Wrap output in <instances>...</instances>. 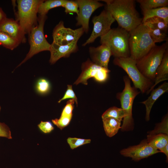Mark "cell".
I'll list each match as a JSON object with an SVG mask.
<instances>
[{"instance_id":"obj_26","label":"cell","mask_w":168,"mask_h":168,"mask_svg":"<svg viewBox=\"0 0 168 168\" xmlns=\"http://www.w3.org/2000/svg\"><path fill=\"white\" fill-rule=\"evenodd\" d=\"M124 116V113L122 109L113 106L109 108L104 112L101 117L102 119L108 117H112L121 121Z\"/></svg>"},{"instance_id":"obj_30","label":"cell","mask_w":168,"mask_h":168,"mask_svg":"<svg viewBox=\"0 0 168 168\" xmlns=\"http://www.w3.org/2000/svg\"><path fill=\"white\" fill-rule=\"evenodd\" d=\"M63 7L65 8L66 14L75 13L77 15L78 13V5L77 0H65Z\"/></svg>"},{"instance_id":"obj_33","label":"cell","mask_w":168,"mask_h":168,"mask_svg":"<svg viewBox=\"0 0 168 168\" xmlns=\"http://www.w3.org/2000/svg\"><path fill=\"white\" fill-rule=\"evenodd\" d=\"M67 86V90L64 95L58 101V102L59 103L63 100L69 98H71L74 100L77 105L78 104L77 98L72 89V85H68Z\"/></svg>"},{"instance_id":"obj_13","label":"cell","mask_w":168,"mask_h":168,"mask_svg":"<svg viewBox=\"0 0 168 168\" xmlns=\"http://www.w3.org/2000/svg\"><path fill=\"white\" fill-rule=\"evenodd\" d=\"M0 31L6 33L21 43L26 42L25 34L16 20L6 18L0 23Z\"/></svg>"},{"instance_id":"obj_4","label":"cell","mask_w":168,"mask_h":168,"mask_svg":"<svg viewBox=\"0 0 168 168\" xmlns=\"http://www.w3.org/2000/svg\"><path fill=\"white\" fill-rule=\"evenodd\" d=\"M168 48V41L161 45H156L146 54L137 61V67L145 77L154 81L156 70Z\"/></svg>"},{"instance_id":"obj_16","label":"cell","mask_w":168,"mask_h":168,"mask_svg":"<svg viewBox=\"0 0 168 168\" xmlns=\"http://www.w3.org/2000/svg\"><path fill=\"white\" fill-rule=\"evenodd\" d=\"M102 67L91 61L90 59L87 60L82 64V73L74 84L77 85L82 83L87 85V80L91 77L94 78Z\"/></svg>"},{"instance_id":"obj_39","label":"cell","mask_w":168,"mask_h":168,"mask_svg":"<svg viewBox=\"0 0 168 168\" xmlns=\"http://www.w3.org/2000/svg\"><path fill=\"white\" fill-rule=\"evenodd\" d=\"M1 110V106L0 105V111Z\"/></svg>"},{"instance_id":"obj_3","label":"cell","mask_w":168,"mask_h":168,"mask_svg":"<svg viewBox=\"0 0 168 168\" xmlns=\"http://www.w3.org/2000/svg\"><path fill=\"white\" fill-rule=\"evenodd\" d=\"M129 32L120 27L111 29L105 35L100 37L101 44L106 45L115 58L130 57Z\"/></svg>"},{"instance_id":"obj_1","label":"cell","mask_w":168,"mask_h":168,"mask_svg":"<svg viewBox=\"0 0 168 168\" xmlns=\"http://www.w3.org/2000/svg\"><path fill=\"white\" fill-rule=\"evenodd\" d=\"M105 9L112 15L119 26L130 32L141 24L142 19L135 7L134 0H103Z\"/></svg>"},{"instance_id":"obj_28","label":"cell","mask_w":168,"mask_h":168,"mask_svg":"<svg viewBox=\"0 0 168 168\" xmlns=\"http://www.w3.org/2000/svg\"><path fill=\"white\" fill-rule=\"evenodd\" d=\"M35 88L36 91L41 95H44L48 93L50 89V84L49 82L46 79L40 78L36 82Z\"/></svg>"},{"instance_id":"obj_24","label":"cell","mask_w":168,"mask_h":168,"mask_svg":"<svg viewBox=\"0 0 168 168\" xmlns=\"http://www.w3.org/2000/svg\"><path fill=\"white\" fill-rule=\"evenodd\" d=\"M142 11L160 7L168 6V0H137Z\"/></svg>"},{"instance_id":"obj_6","label":"cell","mask_w":168,"mask_h":168,"mask_svg":"<svg viewBox=\"0 0 168 168\" xmlns=\"http://www.w3.org/2000/svg\"><path fill=\"white\" fill-rule=\"evenodd\" d=\"M42 0H18L17 20L25 34L38 23L39 8Z\"/></svg>"},{"instance_id":"obj_29","label":"cell","mask_w":168,"mask_h":168,"mask_svg":"<svg viewBox=\"0 0 168 168\" xmlns=\"http://www.w3.org/2000/svg\"><path fill=\"white\" fill-rule=\"evenodd\" d=\"M168 117L167 114L162 121L158 124L155 129L150 132L149 134L163 133L168 135Z\"/></svg>"},{"instance_id":"obj_23","label":"cell","mask_w":168,"mask_h":168,"mask_svg":"<svg viewBox=\"0 0 168 168\" xmlns=\"http://www.w3.org/2000/svg\"><path fill=\"white\" fill-rule=\"evenodd\" d=\"M142 23L150 29L158 28L166 32L168 29V24L163 19L158 17L149 18Z\"/></svg>"},{"instance_id":"obj_37","label":"cell","mask_w":168,"mask_h":168,"mask_svg":"<svg viewBox=\"0 0 168 168\" xmlns=\"http://www.w3.org/2000/svg\"><path fill=\"white\" fill-rule=\"evenodd\" d=\"M7 18L6 14L0 7V23Z\"/></svg>"},{"instance_id":"obj_9","label":"cell","mask_w":168,"mask_h":168,"mask_svg":"<svg viewBox=\"0 0 168 168\" xmlns=\"http://www.w3.org/2000/svg\"><path fill=\"white\" fill-rule=\"evenodd\" d=\"M92 21L93 24L92 32L88 39L82 44L83 46L93 43L97 38L108 33L111 29V26L115 20L111 14L105 9L99 15L94 16Z\"/></svg>"},{"instance_id":"obj_32","label":"cell","mask_w":168,"mask_h":168,"mask_svg":"<svg viewBox=\"0 0 168 168\" xmlns=\"http://www.w3.org/2000/svg\"><path fill=\"white\" fill-rule=\"evenodd\" d=\"M72 115L60 116V118L52 120L53 123L61 130L67 126L70 123Z\"/></svg>"},{"instance_id":"obj_36","label":"cell","mask_w":168,"mask_h":168,"mask_svg":"<svg viewBox=\"0 0 168 168\" xmlns=\"http://www.w3.org/2000/svg\"><path fill=\"white\" fill-rule=\"evenodd\" d=\"M0 137L12 139L11 133L9 127L3 123L0 122Z\"/></svg>"},{"instance_id":"obj_10","label":"cell","mask_w":168,"mask_h":168,"mask_svg":"<svg viewBox=\"0 0 168 168\" xmlns=\"http://www.w3.org/2000/svg\"><path fill=\"white\" fill-rule=\"evenodd\" d=\"M84 30L82 27L73 30L65 27L61 21L54 28L52 34L53 43L59 45H65L74 41H78Z\"/></svg>"},{"instance_id":"obj_7","label":"cell","mask_w":168,"mask_h":168,"mask_svg":"<svg viewBox=\"0 0 168 168\" xmlns=\"http://www.w3.org/2000/svg\"><path fill=\"white\" fill-rule=\"evenodd\" d=\"M136 61L130 57L115 58L113 63L124 70L133 82V86L139 89L140 91L144 94L146 93L154 83L140 72L137 67Z\"/></svg>"},{"instance_id":"obj_17","label":"cell","mask_w":168,"mask_h":168,"mask_svg":"<svg viewBox=\"0 0 168 168\" xmlns=\"http://www.w3.org/2000/svg\"><path fill=\"white\" fill-rule=\"evenodd\" d=\"M168 91V83L165 82L157 88L153 89L151 92L150 96L145 100L141 103L145 105V119L147 121L150 119V114L152 106L156 100L162 94Z\"/></svg>"},{"instance_id":"obj_11","label":"cell","mask_w":168,"mask_h":168,"mask_svg":"<svg viewBox=\"0 0 168 168\" xmlns=\"http://www.w3.org/2000/svg\"><path fill=\"white\" fill-rule=\"evenodd\" d=\"M79 12L76 18V25L81 26L86 33L89 30V21L91 15L95 10L104 4L98 0H77Z\"/></svg>"},{"instance_id":"obj_5","label":"cell","mask_w":168,"mask_h":168,"mask_svg":"<svg viewBox=\"0 0 168 168\" xmlns=\"http://www.w3.org/2000/svg\"><path fill=\"white\" fill-rule=\"evenodd\" d=\"M124 89L121 92L117 93V98L120 101L121 108L123 110L124 117L121 126L122 131L131 130L133 127V120L132 116V107L134 100L140 92L134 86H132L129 78L124 76Z\"/></svg>"},{"instance_id":"obj_19","label":"cell","mask_w":168,"mask_h":168,"mask_svg":"<svg viewBox=\"0 0 168 168\" xmlns=\"http://www.w3.org/2000/svg\"><path fill=\"white\" fill-rule=\"evenodd\" d=\"M103 127L106 135L111 137L115 135L121 128V121L112 117L102 119Z\"/></svg>"},{"instance_id":"obj_25","label":"cell","mask_w":168,"mask_h":168,"mask_svg":"<svg viewBox=\"0 0 168 168\" xmlns=\"http://www.w3.org/2000/svg\"><path fill=\"white\" fill-rule=\"evenodd\" d=\"M21 43L9 35L0 31V44L5 48L12 50L17 47Z\"/></svg>"},{"instance_id":"obj_21","label":"cell","mask_w":168,"mask_h":168,"mask_svg":"<svg viewBox=\"0 0 168 168\" xmlns=\"http://www.w3.org/2000/svg\"><path fill=\"white\" fill-rule=\"evenodd\" d=\"M147 140L152 146L160 151L168 144V136L163 133L149 134Z\"/></svg>"},{"instance_id":"obj_14","label":"cell","mask_w":168,"mask_h":168,"mask_svg":"<svg viewBox=\"0 0 168 168\" xmlns=\"http://www.w3.org/2000/svg\"><path fill=\"white\" fill-rule=\"evenodd\" d=\"M77 42L74 41L65 45H59L52 43L49 51L50 64H54L61 58L69 57L71 54L77 51L78 49Z\"/></svg>"},{"instance_id":"obj_34","label":"cell","mask_w":168,"mask_h":168,"mask_svg":"<svg viewBox=\"0 0 168 168\" xmlns=\"http://www.w3.org/2000/svg\"><path fill=\"white\" fill-rule=\"evenodd\" d=\"M75 102L74 100L72 99L68 101L62 111L61 116L72 115V111L74 108Z\"/></svg>"},{"instance_id":"obj_15","label":"cell","mask_w":168,"mask_h":168,"mask_svg":"<svg viewBox=\"0 0 168 168\" xmlns=\"http://www.w3.org/2000/svg\"><path fill=\"white\" fill-rule=\"evenodd\" d=\"M89 53L93 63L108 68V65L112 54L110 48L106 45L101 44L96 47H90Z\"/></svg>"},{"instance_id":"obj_12","label":"cell","mask_w":168,"mask_h":168,"mask_svg":"<svg viewBox=\"0 0 168 168\" xmlns=\"http://www.w3.org/2000/svg\"><path fill=\"white\" fill-rule=\"evenodd\" d=\"M160 151L153 147L147 142V139L142 140L138 145L122 150L120 153L125 157H131L138 161L158 152Z\"/></svg>"},{"instance_id":"obj_18","label":"cell","mask_w":168,"mask_h":168,"mask_svg":"<svg viewBox=\"0 0 168 168\" xmlns=\"http://www.w3.org/2000/svg\"><path fill=\"white\" fill-rule=\"evenodd\" d=\"M168 79V48L165 51L161 62L156 70L154 83L146 92L147 94H148L159 83Z\"/></svg>"},{"instance_id":"obj_31","label":"cell","mask_w":168,"mask_h":168,"mask_svg":"<svg viewBox=\"0 0 168 168\" xmlns=\"http://www.w3.org/2000/svg\"><path fill=\"white\" fill-rule=\"evenodd\" d=\"M67 142L71 148L73 149L81 145L90 143L91 140L69 137L67 139Z\"/></svg>"},{"instance_id":"obj_8","label":"cell","mask_w":168,"mask_h":168,"mask_svg":"<svg viewBox=\"0 0 168 168\" xmlns=\"http://www.w3.org/2000/svg\"><path fill=\"white\" fill-rule=\"evenodd\" d=\"M46 19V15H39L38 19V24L32 28L28 34L30 45L29 51L25 58L17 67L35 55L42 51H49L51 44L46 40L44 31V26Z\"/></svg>"},{"instance_id":"obj_20","label":"cell","mask_w":168,"mask_h":168,"mask_svg":"<svg viewBox=\"0 0 168 168\" xmlns=\"http://www.w3.org/2000/svg\"><path fill=\"white\" fill-rule=\"evenodd\" d=\"M143 17L142 23L147 19L154 16L163 19L168 24V7H160L142 11Z\"/></svg>"},{"instance_id":"obj_2","label":"cell","mask_w":168,"mask_h":168,"mask_svg":"<svg viewBox=\"0 0 168 168\" xmlns=\"http://www.w3.org/2000/svg\"><path fill=\"white\" fill-rule=\"evenodd\" d=\"M130 57L137 61L146 54L155 45L148 27L142 23L129 32Z\"/></svg>"},{"instance_id":"obj_27","label":"cell","mask_w":168,"mask_h":168,"mask_svg":"<svg viewBox=\"0 0 168 168\" xmlns=\"http://www.w3.org/2000/svg\"><path fill=\"white\" fill-rule=\"evenodd\" d=\"M149 30L150 37L155 43L168 41L167 32L158 28H149Z\"/></svg>"},{"instance_id":"obj_22","label":"cell","mask_w":168,"mask_h":168,"mask_svg":"<svg viewBox=\"0 0 168 168\" xmlns=\"http://www.w3.org/2000/svg\"><path fill=\"white\" fill-rule=\"evenodd\" d=\"M65 0H44L40 5L38 13L40 15H46L48 11L53 8L62 7Z\"/></svg>"},{"instance_id":"obj_35","label":"cell","mask_w":168,"mask_h":168,"mask_svg":"<svg viewBox=\"0 0 168 168\" xmlns=\"http://www.w3.org/2000/svg\"><path fill=\"white\" fill-rule=\"evenodd\" d=\"M38 126L41 131L45 133H50L54 129L53 125L49 121H41Z\"/></svg>"},{"instance_id":"obj_38","label":"cell","mask_w":168,"mask_h":168,"mask_svg":"<svg viewBox=\"0 0 168 168\" xmlns=\"http://www.w3.org/2000/svg\"><path fill=\"white\" fill-rule=\"evenodd\" d=\"M168 144H167L165 147L160 150V152H162L164 153L166 156V159L167 161L168 159Z\"/></svg>"}]
</instances>
